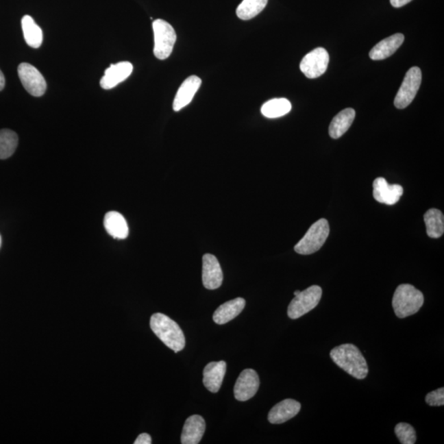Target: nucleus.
Masks as SVG:
<instances>
[{
  "label": "nucleus",
  "mask_w": 444,
  "mask_h": 444,
  "mask_svg": "<svg viewBox=\"0 0 444 444\" xmlns=\"http://www.w3.org/2000/svg\"><path fill=\"white\" fill-rule=\"evenodd\" d=\"M133 69V65L130 62H119L118 64H111L106 69L104 76L101 79V88L106 90L114 88L126 80L131 75Z\"/></svg>",
  "instance_id": "nucleus-13"
},
{
  "label": "nucleus",
  "mask_w": 444,
  "mask_h": 444,
  "mask_svg": "<svg viewBox=\"0 0 444 444\" xmlns=\"http://www.w3.org/2000/svg\"><path fill=\"white\" fill-rule=\"evenodd\" d=\"M1 244H2V238L1 236H0V248H1Z\"/></svg>",
  "instance_id": "nucleus-33"
},
{
  "label": "nucleus",
  "mask_w": 444,
  "mask_h": 444,
  "mask_svg": "<svg viewBox=\"0 0 444 444\" xmlns=\"http://www.w3.org/2000/svg\"><path fill=\"white\" fill-rule=\"evenodd\" d=\"M269 0H243L238 6L236 14L238 18L249 20L264 10Z\"/></svg>",
  "instance_id": "nucleus-26"
},
{
  "label": "nucleus",
  "mask_w": 444,
  "mask_h": 444,
  "mask_svg": "<svg viewBox=\"0 0 444 444\" xmlns=\"http://www.w3.org/2000/svg\"><path fill=\"white\" fill-rule=\"evenodd\" d=\"M22 28L24 39L29 47L34 49L39 48L42 44L43 32L31 16L25 15L23 16Z\"/></svg>",
  "instance_id": "nucleus-22"
},
{
  "label": "nucleus",
  "mask_w": 444,
  "mask_h": 444,
  "mask_svg": "<svg viewBox=\"0 0 444 444\" xmlns=\"http://www.w3.org/2000/svg\"><path fill=\"white\" fill-rule=\"evenodd\" d=\"M205 429L204 419L199 415H192L184 423L182 434H181V443H199L204 434Z\"/></svg>",
  "instance_id": "nucleus-16"
},
{
  "label": "nucleus",
  "mask_w": 444,
  "mask_h": 444,
  "mask_svg": "<svg viewBox=\"0 0 444 444\" xmlns=\"http://www.w3.org/2000/svg\"><path fill=\"white\" fill-rule=\"evenodd\" d=\"M104 225L110 236L118 240H123L129 236V226L125 218L118 212H109L106 214Z\"/></svg>",
  "instance_id": "nucleus-20"
},
{
  "label": "nucleus",
  "mask_w": 444,
  "mask_h": 444,
  "mask_svg": "<svg viewBox=\"0 0 444 444\" xmlns=\"http://www.w3.org/2000/svg\"><path fill=\"white\" fill-rule=\"evenodd\" d=\"M260 385L258 373L252 369H245L238 376L234 385V397L240 402H245L257 393Z\"/></svg>",
  "instance_id": "nucleus-10"
},
{
  "label": "nucleus",
  "mask_w": 444,
  "mask_h": 444,
  "mask_svg": "<svg viewBox=\"0 0 444 444\" xmlns=\"http://www.w3.org/2000/svg\"><path fill=\"white\" fill-rule=\"evenodd\" d=\"M151 438L148 434H142L135 440L134 444H151Z\"/></svg>",
  "instance_id": "nucleus-29"
},
{
  "label": "nucleus",
  "mask_w": 444,
  "mask_h": 444,
  "mask_svg": "<svg viewBox=\"0 0 444 444\" xmlns=\"http://www.w3.org/2000/svg\"><path fill=\"white\" fill-rule=\"evenodd\" d=\"M373 187L374 199L380 204H396L403 195V188L401 185L389 184L382 177L373 181Z\"/></svg>",
  "instance_id": "nucleus-12"
},
{
  "label": "nucleus",
  "mask_w": 444,
  "mask_h": 444,
  "mask_svg": "<svg viewBox=\"0 0 444 444\" xmlns=\"http://www.w3.org/2000/svg\"><path fill=\"white\" fill-rule=\"evenodd\" d=\"M426 402L430 406H442L444 405V388H440L428 393Z\"/></svg>",
  "instance_id": "nucleus-28"
},
{
  "label": "nucleus",
  "mask_w": 444,
  "mask_h": 444,
  "mask_svg": "<svg viewBox=\"0 0 444 444\" xmlns=\"http://www.w3.org/2000/svg\"><path fill=\"white\" fill-rule=\"evenodd\" d=\"M395 434L402 444H414L417 442L415 429L409 423H397L395 427Z\"/></svg>",
  "instance_id": "nucleus-27"
},
{
  "label": "nucleus",
  "mask_w": 444,
  "mask_h": 444,
  "mask_svg": "<svg viewBox=\"0 0 444 444\" xmlns=\"http://www.w3.org/2000/svg\"><path fill=\"white\" fill-rule=\"evenodd\" d=\"M154 32V55L159 60H166L171 55L176 41V33L170 23L156 19L152 23Z\"/></svg>",
  "instance_id": "nucleus-5"
},
{
  "label": "nucleus",
  "mask_w": 444,
  "mask_h": 444,
  "mask_svg": "<svg viewBox=\"0 0 444 444\" xmlns=\"http://www.w3.org/2000/svg\"><path fill=\"white\" fill-rule=\"evenodd\" d=\"M421 70L418 67H412L406 72L394 100V106L397 109H405L413 101L421 85Z\"/></svg>",
  "instance_id": "nucleus-7"
},
{
  "label": "nucleus",
  "mask_w": 444,
  "mask_h": 444,
  "mask_svg": "<svg viewBox=\"0 0 444 444\" xmlns=\"http://www.w3.org/2000/svg\"><path fill=\"white\" fill-rule=\"evenodd\" d=\"M150 326L155 335L175 353L184 348L185 337L182 329L168 316L156 312L151 316Z\"/></svg>",
  "instance_id": "nucleus-2"
},
{
  "label": "nucleus",
  "mask_w": 444,
  "mask_h": 444,
  "mask_svg": "<svg viewBox=\"0 0 444 444\" xmlns=\"http://www.w3.org/2000/svg\"><path fill=\"white\" fill-rule=\"evenodd\" d=\"M4 86H5V77H4L3 73L0 70V92L4 88Z\"/></svg>",
  "instance_id": "nucleus-31"
},
{
  "label": "nucleus",
  "mask_w": 444,
  "mask_h": 444,
  "mask_svg": "<svg viewBox=\"0 0 444 444\" xmlns=\"http://www.w3.org/2000/svg\"><path fill=\"white\" fill-rule=\"evenodd\" d=\"M428 236L438 238L444 233V217L440 210L431 208L423 215Z\"/></svg>",
  "instance_id": "nucleus-23"
},
{
  "label": "nucleus",
  "mask_w": 444,
  "mask_h": 444,
  "mask_svg": "<svg viewBox=\"0 0 444 444\" xmlns=\"http://www.w3.org/2000/svg\"><path fill=\"white\" fill-rule=\"evenodd\" d=\"M405 37L401 33H397L378 43L369 53L370 59L382 60L392 56L404 42Z\"/></svg>",
  "instance_id": "nucleus-18"
},
{
  "label": "nucleus",
  "mask_w": 444,
  "mask_h": 444,
  "mask_svg": "<svg viewBox=\"0 0 444 444\" xmlns=\"http://www.w3.org/2000/svg\"><path fill=\"white\" fill-rule=\"evenodd\" d=\"M423 304V295L410 284H402L395 291L393 307L399 319L417 314Z\"/></svg>",
  "instance_id": "nucleus-3"
},
{
  "label": "nucleus",
  "mask_w": 444,
  "mask_h": 444,
  "mask_svg": "<svg viewBox=\"0 0 444 444\" xmlns=\"http://www.w3.org/2000/svg\"><path fill=\"white\" fill-rule=\"evenodd\" d=\"M245 307V300L236 298L225 302L218 307L213 314V320L217 324H225L236 319Z\"/></svg>",
  "instance_id": "nucleus-19"
},
{
  "label": "nucleus",
  "mask_w": 444,
  "mask_h": 444,
  "mask_svg": "<svg viewBox=\"0 0 444 444\" xmlns=\"http://www.w3.org/2000/svg\"><path fill=\"white\" fill-rule=\"evenodd\" d=\"M330 356L338 367L356 380H364L368 375L367 362L355 345L343 344L333 348Z\"/></svg>",
  "instance_id": "nucleus-1"
},
{
  "label": "nucleus",
  "mask_w": 444,
  "mask_h": 444,
  "mask_svg": "<svg viewBox=\"0 0 444 444\" xmlns=\"http://www.w3.org/2000/svg\"><path fill=\"white\" fill-rule=\"evenodd\" d=\"M411 1H412V0H390L391 4H392L394 8H401Z\"/></svg>",
  "instance_id": "nucleus-30"
},
{
  "label": "nucleus",
  "mask_w": 444,
  "mask_h": 444,
  "mask_svg": "<svg viewBox=\"0 0 444 444\" xmlns=\"http://www.w3.org/2000/svg\"><path fill=\"white\" fill-rule=\"evenodd\" d=\"M201 80L199 77L191 76L185 80L176 93L173 109L180 111L187 106L193 100V97L199 89Z\"/></svg>",
  "instance_id": "nucleus-17"
},
{
  "label": "nucleus",
  "mask_w": 444,
  "mask_h": 444,
  "mask_svg": "<svg viewBox=\"0 0 444 444\" xmlns=\"http://www.w3.org/2000/svg\"><path fill=\"white\" fill-rule=\"evenodd\" d=\"M204 286L208 290H216L223 282V273L217 258L212 254H206L203 257Z\"/></svg>",
  "instance_id": "nucleus-11"
},
{
  "label": "nucleus",
  "mask_w": 444,
  "mask_h": 444,
  "mask_svg": "<svg viewBox=\"0 0 444 444\" xmlns=\"http://www.w3.org/2000/svg\"><path fill=\"white\" fill-rule=\"evenodd\" d=\"M329 55L324 48H316L303 58L299 68L308 78H317L326 72Z\"/></svg>",
  "instance_id": "nucleus-9"
},
{
  "label": "nucleus",
  "mask_w": 444,
  "mask_h": 444,
  "mask_svg": "<svg viewBox=\"0 0 444 444\" xmlns=\"http://www.w3.org/2000/svg\"><path fill=\"white\" fill-rule=\"evenodd\" d=\"M18 73L21 82L28 93L36 97L43 96L47 85L38 69L30 64L22 63L18 66Z\"/></svg>",
  "instance_id": "nucleus-8"
},
{
  "label": "nucleus",
  "mask_w": 444,
  "mask_h": 444,
  "mask_svg": "<svg viewBox=\"0 0 444 444\" xmlns=\"http://www.w3.org/2000/svg\"><path fill=\"white\" fill-rule=\"evenodd\" d=\"M299 292H300V291H295V292H294V295H295V296L299 295Z\"/></svg>",
  "instance_id": "nucleus-32"
},
{
  "label": "nucleus",
  "mask_w": 444,
  "mask_h": 444,
  "mask_svg": "<svg viewBox=\"0 0 444 444\" xmlns=\"http://www.w3.org/2000/svg\"><path fill=\"white\" fill-rule=\"evenodd\" d=\"M301 405L293 399H286L278 403L270 410L269 421L271 423H282L295 417L299 412Z\"/></svg>",
  "instance_id": "nucleus-14"
},
{
  "label": "nucleus",
  "mask_w": 444,
  "mask_h": 444,
  "mask_svg": "<svg viewBox=\"0 0 444 444\" xmlns=\"http://www.w3.org/2000/svg\"><path fill=\"white\" fill-rule=\"evenodd\" d=\"M226 372L225 361L211 362L204 370V384L210 392L216 393L220 390Z\"/></svg>",
  "instance_id": "nucleus-15"
},
{
  "label": "nucleus",
  "mask_w": 444,
  "mask_h": 444,
  "mask_svg": "<svg viewBox=\"0 0 444 444\" xmlns=\"http://www.w3.org/2000/svg\"><path fill=\"white\" fill-rule=\"evenodd\" d=\"M291 110V104L286 98L273 99L262 106L261 112L267 118L284 116Z\"/></svg>",
  "instance_id": "nucleus-24"
},
{
  "label": "nucleus",
  "mask_w": 444,
  "mask_h": 444,
  "mask_svg": "<svg viewBox=\"0 0 444 444\" xmlns=\"http://www.w3.org/2000/svg\"><path fill=\"white\" fill-rule=\"evenodd\" d=\"M330 232L326 219L314 222L304 236L295 246L296 253L302 255L312 254L322 248Z\"/></svg>",
  "instance_id": "nucleus-4"
},
{
  "label": "nucleus",
  "mask_w": 444,
  "mask_h": 444,
  "mask_svg": "<svg viewBox=\"0 0 444 444\" xmlns=\"http://www.w3.org/2000/svg\"><path fill=\"white\" fill-rule=\"evenodd\" d=\"M322 295V288L319 286H312L300 291L288 306V316L291 319H297L306 314L318 306Z\"/></svg>",
  "instance_id": "nucleus-6"
},
{
  "label": "nucleus",
  "mask_w": 444,
  "mask_h": 444,
  "mask_svg": "<svg viewBox=\"0 0 444 444\" xmlns=\"http://www.w3.org/2000/svg\"><path fill=\"white\" fill-rule=\"evenodd\" d=\"M18 145V136L10 130H0V159L5 160L14 155Z\"/></svg>",
  "instance_id": "nucleus-25"
},
{
  "label": "nucleus",
  "mask_w": 444,
  "mask_h": 444,
  "mask_svg": "<svg viewBox=\"0 0 444 444\" xmlns=\"http://www.w3.org/2000/svg\"><path fill=\"white\" fill-rule=\"evenodd\" d=\"M356 118V111L352 108L341 110L333 118L329 126V135L331 138L337 139L347 133Z\"/></svg>",
  "instance_id": "nucleus-21"
}]
</instances>
